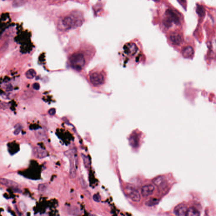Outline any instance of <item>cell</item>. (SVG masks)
Returning a JSON list of instances; mask_svg holds the SVG:
<instances>
[{
  "label": "cell",
  "instance_id": "6da1fadb",
  "mask_svg": "<svg viewBox=\"0 0 216 216\" xmlns=\"http://www.w3.org/2000/svg\"><path fill=\"white\" fill-rule=\"evenodd\" d=\"M83 17L79 13L73 12L62 19L58 24L59 29L68 30L81 26L83 23Z\"/></svg>",
  "mask_w": 216,
  "mask_h": 216
},
{
  "label": "cell",
  "instance_id": "7a4b0ae2",
  "mask_svg": "<svg viewBox=\"0 0 216 216\" xmlns=\"http://www.w3.org/2000/svg\"><path fill=\"white\" fill-rule=\"evenodd\" d=\"M69 61L73 68L77 71L81 70L85 63L84 55L79 53L73 54L70 58Z\"/></svg>",
  "mask_w": 216,
  "mask_h": 216
},
{
  "label": "cell",
  "instance_id": "3957f363",
  "mask_svg": "<svg viewBox=\"0 0 216 216\" xmlns=\"http://www.w3.org/2000/svg\"><path fill=\"white\" fill-rule=\"evenodd\" d=\"M76 151L74 149L69 150L65 153L66 156L69 158L70 162L69 176L70 178H75L76 176Z\"/></svg>",
  "mask_w": 216,
  "mask_h": 216
},
{
  "label": "cell",
  "instance_id": "277c9868",
  "mask_svg": "<svg viewBox=\"0 0 216 216\" xmlns=\"http://www.w3.org/2000/svg\"><path fill=\"white\" fill-rule=\"evenodd\" d=\"M166 17L164 19L163 23L165 26L169 27L172 23L179 24L180 23L179 18L177 14L171 9H168L166 12Z\"/></svg>",
  "mask_w": 216,
  "mask_h": 216
},
{
  "label": "cell",
  "instance_id": "5b68a950",
  "mask_svg": "<svg viewBox=\"0 0 216 216\" xmlns=\"http://www.w3.org/2000/svg\"><path fill=\"white\" fill-rule=\"evenodd\" d=\"M125 191L130 198L132 201L138 202L141 200V196L137 189L131 185H126L125 187Z\"/></svg>",
  "mask_w": 216,
  "mask_h": 216
},
{
  "label": "cell",
  "instance_id": "8992f818",
  "mask_svg": "<svg viewBox=\"0 0 216 216\" xmlns=\"http://www.w3.org/2000/svg\"><path fill=\"white\" fill-rule=\"evenodd\" d=\"M104 80V76L101 73L93 72L90 74V81L95 86H98L103 84Z\"/></svg>",
  "mask_w": 216,
  "mask_h": 216
},
{
  "label": "cell",
  "instance_id": "52a82bcc",
  "mask_svg": "<svg viewBox=\"0 0 216 216\" xmlns=\"http://www.w3.org/2000/svg\"><path fill=\"white\" fill-rule=\"evenodd\" d=\"M124 53L130 56H133L138 50L137 46L133 43H129L125 45L123 48Z\"/></svg>",
  "mask_w": 216,
  "mask_h": 216
},
{
  "label": "cell",
  "instance_id": "ba28073f",
  "mask_svg": "<svg viewBox=\"0 0 216 216\" xmlns=\"http://www.w3.org/2000/svg\"><path fill=\"white\" fill-rule=\"evenodd\" d=\"M187 209L185 204H181L175 207L174 212L176 215L186 216Z\"/></svg>",
  "mask_w": 216,
  "mask_h": 216
},
{
  "label": "cell",
  "instance_id": "9c48e42d",
  "mask_svg": "<svg viewBox=\"0 0 216 216\" xmlns=\"http://www.w3.org/2000/svg\"><path fill=\"white\" fill-rule=\"evenodd\" d=\"M155 190V187L152 184L143 186L141 189V195L144 197H147L152 195Z\"/></svg>",
  "mask_w": 216,
  "mask_h": 216
},
{
  "label": "cell",
  "instance_id": "30bf717a",
  "mask_svg": "<svg viewBox=\"0 0 216 216\" xmlns=\"http://www.w3.org/2000/svg\"><path fill=\"white\" fill-rule=\"evenodd\" d=\"M33 153L34 156L37 158H43L48 156L47 151L40 147H35L33 150Z\"/></svg>",
  "mask_w": 216,
  "mask_h": 216
},
{
  "label": "cell",
  "instance_id": "8fae6325",
  "mask_svg": "<svg viewBox=\"0 0 216 216\" xmlns=\"http://www.w3.org/2000/svg\"><path fill=\"white\" fill-rule=\"evenodd\" d=\"M169 39L173 44L179 45L182 43L183 39L180 34L177 33H173L169 36Z\"/></svg>",
  "mask_w": 216,
  "mask_h": 216
},
{
  "label": "cell",
  "instance_id": "7c38bea8",
  "mask_svg": "<svg viewBox=\"0 0 216 216\" xmlns=\"http://www.w3.org/2000/svg\"><path fill=\"white\" fill-rule=\"evenodd\" d=\"M181 54L184 58H190L194 55V49L190 46H187L182 49Z\"/></svg>",
  "mask_w": 216,
  "mask_h": 216
},
{
  "label": "cell",
  "instance_id": "4fadbf2b",
  "mask_svg": "<svg viewBox=\"0 0 216 216\" xmlns=\"http://www.w3.org/2000/svg\"><path fill=\"white\" fill-rule=\"evenodd\" d=\"M0 184L2 185L8 186V187H12L13 189L18 188L19 186L18 184L16 183L15 181L5 178L0 179Z\"/></svg>",
  "mask_w": 216,
  "mask_h": 216
},
{
  "label": "cell",
  "instance_id": "5bb4252c",
  "mask_svg": "<svg viewBox=\"0 0 216 216\" xmlns=\"http://www.w3.org/2000/svg\"><path fill=\"white\" fill-rule=\"evenodd\" d=\"M200 215V212L195 207H191L187 209L186 216H199Z\"/></svg>",
  "mask_w": 216,
  "mask_h": 216
},
{
  "label": "cell",
  "instance_id": "9a60e30c",
  "mask_svg": "<svg viewBox=\"0 0 216 216\" xmlns=\"http://www.w3.org/2000/svg\"><path fill=\"white\" fill-rule=\"evenodd\" d=\"M165 179L162 176H158L153 180V182L157 186H161L165 183Z\"/></svg>",
  "mask_w": 216,
  "mask_h": 216
},
{
  "label": "cell",
  "instance_id": "2e32d148",
  "mask_svg": "<svg viewBox=\"0 0 216 216\" xmlns=\"http://www.w3.org/2000/svg\"><path fill=\"white\" fill-rule=\"evenodd\" d=\"M196 13L200 17H204L205 15V10L204 9V6H202L198 5L197 6L196 9Z\"/></svg>",
  "mask_w": 216,
  "mask_h": 216
},
{
  "label": "cell",
  "instance_id": "e0dca14e",
  "mask_svg": "<svg viewBox=\"0 0 216 216\" xmlns=\"http://www.w3.org/2000/svg\"><path fill=\"white\" fill-rule=\"evenodd\" d=\"M36 74V71L33 69H29L25 73V76L28 79H32L35 77Z\"/></svg>",
  "mask_w": 216,
  "mask_h": 216
},
{
  "label": "cell",
  "instance_id": "ac0fdd59",
  "mask_svg": "<svg viewBox=\"0 0 216 216\" xmlns=\"http://www.w3.org/2000/svg\"><path fill=\"white\" fill-rule=\"evenodd\" d=\"M81 157L83 160V163L84 165L86 168H89L90 166V161L89 158L87 156H85L84 154H81Z\"/></svg>",
  "mask_w": 216,
  "mask_h": 216
},
{
  "label": "cell",
  "instance_id": "d6986e66",
  "mask_svg": "<svg viewBox=\"0 0 216 216\" xmlns=\"http://www.w3.org/2000/svg\"><path fill=\"white\" fill-rule=\"evenodd\" d=\"M158 200L156 198H150V200H148V201L146 202V204L147 206H154V205H156V204H158Z\"/></svg>",
  "mask_w": 216,
  "mask_h": 216
},
{
  "label": "cell",
  "instance_id": "ffe728a7",
  "mask_svg": "<svg viewBox=\"0 0 216 216\" xmlns=\"http://www.w3.org/2000/svg\"><path fill=\"white\" fill-rule=\"evenodd\" d=\"M79 181H80L81 188L83 189H86L87 188V185L85 180L83 178L81 177L79 179Z\"/></svg>",
  "mask_w": 216,
  "mask_h": 216
},
{
  "label": "cell",
  "instance_id": "44dd1931",
  "mask_svg": "<svg viewBox=\"0 0 216 216\" xmlns=\"http://www.w3.org/2000/svg\"><path fill=\"white\" fill-rule=\"evenodd\" d=\"M22 130V127L21 125L19 124H17L15 126V129L14 130V135H17L19 134Z\"/></svg>",
  "mask_w": 216,
  "mask_h": 216
},
{
  "label": "cell",
  "instance_id": "7402d4cb",
  "mask_svg": "<svg viewBox=\"0 0 216 216\" xmlns=\"http://www.w3.org/2000/svg\"><path fill=\"white\" fill-rule=\"evenodd\" d=\"M47 185L45 184H39V186H38V189L40 192H45V190L47 189Z\"/></svg>",
  "mask_w": 216,
  "mask_h": 216
},
{
  "label": "cell",
  "instance_id": "603a6c76",
  "mask_svg": "<svg viewBox=\"0 0 216 216\" xmlns=\"http://www.w3.org/2000/svg\"><path fill=\"white\" fill-rule=\"evenodd\" d=\"M93 200H94L95 202H98L99 203L101 201V196L99 195V194H95L93 195Z\"/></svg>",
  "mask_w": 216,
  "mask_h": 216
},
{
  "label": "cell",
  "instance_id": "cb8c5ba5",
  "mask_svg": "<svg viewBox=\"0 0 216 216\" xmlns=\"http://www.w3.org/2000/svg\"><path fill=\"white\" fill-rule=\"evenodd\" d=\"M33 89H35L36 90H39L40 89V84L37 82L34 83L33 84Z\"/></svg>",
  "mask_w": 216,
  "mask_h": 216
},
{
  "label": "cell",
  "instance_id": "d4e9b609",
  "mask_svg": "<svg viewBox=\"0 0 216 216\" xmlns=\"http://www.w3.org/2000/svg\"><path fill=\"white\" fill-rule=\"evenodd\" d=\"M13 90V87L11 84H9L7 86L6 91L7 92H10Z\"/></svg>",
  "mask_w": 216,
  "mask_h": 216
},
{
  "label": "cell",
  "instance_id": "484cf974",
  "mask_svg": "<svg viewBox=\"0 0 216 216\" xmlns=\"http://www.w3.org/2000/svg\"><path fill=\"white\" fill-rule=\"evenodd\" d=\"M55 110L54 109H50L49 111V114L50 115H53L55 114Z\"/></svg>",
  "mask_w": 216,
  "mask_h": 216
},
{
  "label": "cell",
  "instance_id": "4316f807",
  "mask_svg": "<svg viewBox=\"0 0 216 216\" xmlns=\"http://www.w3.org/2000/svg\"><path fill=\"white\" fill-rule=\"evenodd\" d=\"M180 1H181L184 2V1H185V0H180Z\"/></svg>",
  "mask_w": 216,
  "mask_h": 216
},
{
  "label": "cell",
  "instance_id": "83f0119b",
  "mask_svg": "<svg viewBox=\"0 0 216 216\" xmlns=\"http://www.w3.org/2000/svg\"><path fill=\"white\" fill-rule=\"evenodd\" d=\"M154 1H160V0H154Z\"/></svg>",
  "mask_w": 216,
  "mask_h": 216
},
{
  "label": "cell",
  "instance_id": "f1b7e54d",
  "mask_svg": "<svg viewBox=\"0 0 216 216\" xmlns=\"http://www.w3.org/2000/svg\"><path fill=\"white\" fill-rule=\"evenodd\" d=\"M10 1H12V0H10Z\"/></svg>",
  "mask_w": 216,
  "mask_h": 216
}]
</instances>
